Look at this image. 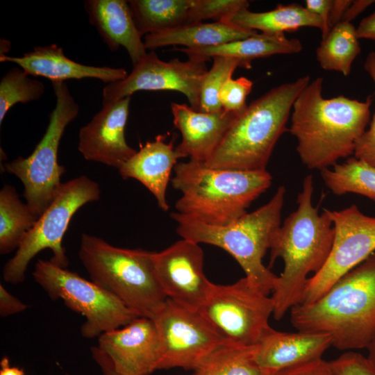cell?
<instances>
[{
	"label": "cell",
	"mask_w": 375,
	"mask_h": 375,
	"mask_svg": "<svg viewBox=\"0 0 375 375\" xmlns=\"http://www.w3.org/2000/svg\"><path fill=\"white\" fill-rule=\"evenodd\" d=\"M51 83L56 103L42 138L29 156H19L3 165L6 172L14 174L22 182L26 203L38 218L54 200L63 184L60 178L65 168L58 163V147L66 127L79 112V106L67 84Z\"/></svg>",
	"instance_id": "cell-8"
},
{
	"label": "cell",
	"mask_w": 375,
	"mask_h": 375,
	"mask_svg": "<svg viewBox=\"0 0 375 375\" xmlns=\"http://www.w3.org/2000/svg\"><path fill=\"white\" fill-rule=\"evenodd\" d=\"M313 190L312 176L308 175L297 196L296 210L285 219L272 240L269 267L278 258L284 262L272 296L276 320L301 303L308 274L323 267L333 246V221L326 208L319 214L313 206Z\"/></svg>",
	"instance_id": "cell-2"
},
{
	"label": "cell",
	"mask_w": 375,
	"mask_h": 375,
	"mask_svg": "<svg viewBox=\"0 0 375 375\" xmlns=\"http://www.w3.org/2000/svg\"><path fill=\"white\" fill-rule=\"evenodd\" d=\"M27 306L0 284V315L5 317L25 310Z\"/></svg>",
	"instance_id": "cell-39"
},
{
	"label": "cell",
	"mask_w": 375,
	"mask_h": 375,
	"mask_svg": "<svg viewBox=\"0 0 375 375\" xmlns=\"http://www.w3.org/2000/svg\"><path fill=\"white\" fill-rule=\"evenodd\" d=\"M100 194L99 184L86 176L64 183L54 200L28 232L15 256L4 265V281L15 285L22 283L30 261L46 249L53 253L49 260L52 263L66 268L69 260L62 241L71 219L83 205L99 200Z\"/></svg>",
	"instance_id": "cell-9"
},
{
	"label": "cell",
	"mask_w": 375,
	"mask_h": 375,
	"mask_svg": "<svg viewBox=\"0 0 375 375\" xmlns=\"http://www.w3.org/2000/svg\"><path fill=\"white\" fill-rule=\"evenodd\" d=\"M320 174L333 194H358L375 202V167L365 161L349 157L331 169L321 170Z\"/></svg>",
	"instance_id": "cell-30"
},
{
	"label": "cell",
	"mask_w": 375,
	"mask_h": 375,
	"mask_svg": "<svg viewBox=\"0 0 375 375\" xmlns=\"http://www.w3.org/2000/svg\"><path fill=\"white\" fill-rule=\"evenodd\" d=\"M310 80L305 75L281 84L247 105L205 163L217 169L265 171L277 141L288 130L293 103Z\"/></svg>",
	"instance_id": "cell-5"
},
{
	"label": "cell",
	"mask_w": 375,
	"mask_h": 375,
	"mask_svg": "<svg viewBox=\"0 0 375 375\" xmlns=\"http://www.w3.org/2000/svg\"><path fill=\"white\" fill-rule=\"evenodd\" d=\"M290 322L297 331L330 335L338 350L367 348L375 334V252L316 301L292 308Z\"/></svg>",
	"instance_id": "cell-3"
},
{
	"label": "cell",
	"mask_w": 375,
	"mask_h": 375,
	"mask_svg": "<svg viewBox=\"0 0 375 375\" xmlns=\"http://www.w3.org/2000/svg\"><path fill=\"white\" fill-rule=\"evenodd\" d=\"M274 375H334L329 365L322 358L296 365L278 372Z\"/></svg>",
	"instance_id": "cell-37"
},
{
	"label": "cell",
	"mask_w": 375,
	"mask_h": 375,
	"mask_svg": "<svg viewBox=\"0 0 375 375\" xmlns=\"http://www.w3.org/2000/svg\"><path fill=\"white\" fill-rule=\"evenodd\" d=\"M38 219L15 188L5 185L0 191V253L17 249Z\"/></svg>",
	"instance_id": "cell-27"
},
{
	"label": "cell",
	"mask_w": 375,
	"mask_h": 375,
	"mask_svg": "<svg viewBox=\"0 0 375 375\" xmlns=\"http://www.w3.org/2000/svg\"><path fill=\"white\" fill-rule=\"evenodd\" d=\"M160 340L158 369L194 370L214 349L226 343L199 311L167 299L153 317Z\"/></svg>",
	"instance_id": "cell-13"
},
{
	"label": "cell",
	"mask_w": 375,
	"mask_h": 375,
	"mask_svg": "<svg viewBox=\"0 0 375 375\" xmlns=\"http://www.w3.org/2000/svg\"><path fill=\"white\" fill-rule=\"evenodd\" d=\"M32 275L51 299H61L67 307L85 317L81 326L85 338L99 337L139 317L93 281L50 260H38Z\"/></svg>",
	"instance_id": "cell-10"
},
{
	"label": "cell",
	"mask_w": 375,
	"mask_h": 375,
	"mask_svg": "<svg viewBox=\"0 0 375 375\" xmlns=\"http://www.w3.org/2000/svg\"><path fill=\"white\" fill-rule=\"evenodd\" d=\"M334 375H375V369L362 354L347 351L329 362Z\"/></svg>",
	"instance_id": "cell-36"
},
{
	"label": "cell",
	"mask_w": 375,
	"mask_h": 375,
	"mask_svg": "<svg viewBox=\"0 0 375 375\" xmlns=\"http://www.w3.org/2000/svg\"><path fill=\"white\" fill-rule=\"evenodd\" d=\"M368 350V360L375 369V334L367 347Z\"/></svg>",
	"instance_id": "cell-45"
},
{
	"label": "cell",
	"mask_w": 375,
	"mask_h": 375,
	"mask_svg": "<svg viewBox=\"0 0 375 375\" xmlns=\"http://www.w3.org/2000/svg\"><path fill=\"white\" fill-rule=\"evenodd\" d=\"M0 61L17 64L30 76H42L51 82L90 78L109 84L122 81L128 75L124 68L91 66L75 62L54 44L34 47L33 51L20 57L0 54Z\"/></svg>",
	"instance_id": "cell-19"
},
{
	"label": "cell",
	"mask_w": 375,
	"mask_h": 375,
	"mask_svg": "<svg viewBox=\"0 0 375 375\" xmlns=\"http://www.w3.org/2000/svg\"><path fill=\"white\" fill-rule=\"evenodd\" d=\"M131 99L102 103L101 109L80 128L78 149L85 160L118 169L135 153L125 138Z\"/></svg>",
	"instance_id": "cell-17"
},
{
	"label": "cell",
	"mask_w": 375,
	"mask_h": 375,
	"mask_svg": "<svg viewBox=\"0 0 375 375\" xmlns=\"http://www.w3.org/2000/svg\"><path fill=\"white\" fill-rule=\"evenodd\" d=\"M194 375H196V374H194Z\"/></svg>",
	"instance_id": "cell-48"
},
{
	"label": "cell",
	"mask_w": 375,
	"mask_h": 375,
	"mask_svg": "<svg viewBox=\"0 0 375 375\" xmlns=\"http://www.w3.org/2000/svg\"><path fill=\"white\" fill-rule=\"evenodd\" d=\"M258 344L256 361L260 367L264 371L278 372L322 358L332 346V339L324 333H287L271 327Z\"/></svg>",
	"instance_id": "cell-20"
},
{
	"label": "cell",
	"mask_w": 375,
	"mask_h": 375,
	"mask_svg": "<svg viewBox=\"0 0 375 375\" xmlns=\"http://www.w3.org/2000/svg\"><path fill=\"white\" fill-rule=\"evenodd\" d=\"M252 87L253 82L246 77L229 78L222 87L219 95L222 109L228 112H242L247 107L246 99Z\"/></svg>",
	"instance_id": "cell-34"
},
{
	"label": "cell",
	"mask_w": 375,
	"mask_h": 375,
	"mask_svg": "<svg viewBox=\"0 0 375 375\" xmlns=\"http://www.w3.org/2000/svg\"><path fill=\"white\" fill-rule=\"evenodd\" d=\"M364 67L375 88V51L370 52L367 55ZM353 156L375 167V110L369 128L355 144Z\"/></svg>",
	"instance_id": "cell-35"
},
{
	"label": "cell",
	"mask_w": 375,
	"mask_h": 375,
	"mask_svg": "<svg viewBox=\"0 0 375 375\" xmlns=\"http://www.w3.org/2000/svg\"><path fill=\"white\" fill-rule=\"evenodd\" d=\"M358 39L375 41V12L364 18L356 28Z\"/></svg>",
	"instance_id": "cell-42"
},
{
	"label": "cell",
	"mask_w": 375,
	"mask_h": 375,
	"mask_svg": "<svg viewBox=\"0 0 375 375\" xmlns=\"http://www.w3.org/2000/svg\"><path fill=\"white\" fill-rule=\"evenodd\" d=\"M374 2L375 1L374 0L352 1L351 5L345 12L342 22L351 23L353 19L357 17L360 13H362Z\"/></svg>",
	"instance_id": "cell-43"
},
{
	"label": "cell",
	"mask_w": 375,
	"mask_h": 375,
	"mask_svg": "<svg viewBox=\"0 0 375 375\" xmlns=\"http://www.w3.org/2000/svg\"><path fill=\"white\" fill-rule=\"evenodd\" d=\"M256 33V31L244 29L222 22H197L146 35L144 43L146 49L151 50L170 45L197 49L244 39Z\"/></svg>",
	"instance_id": "cell-24"
},
{
	"label": "cell",
	"mask_w": 375,
	"mask_h": 375,
	"mask_svg": "<svg viewBox=\"0 0 375 375\" xmlns=\"http://www.w3.org/2000/svg\"><path fill=\"white\" fill-rule=\"evenodd\" d=\"M273 371L265 370L262 375H273Z\"/></svg>",
	"instance_id": "cell-46"
},
{
	"label": "cell",
	"mask_w": 375,
	"mask_h": 375,
	"mask_svg": "<svg viewBox=\"0 0 375 375\" xmlns=\"http://www.w3.org/2000/svg\"><path fill=\"white\" fill-rule=\"evenodd\" d=\"M93 360L100 367L103 375H123L116 371L109 357L98 347L90 348Z\"/></svg>",
	"instance_id": "cell-40"
},
{
	"label": "cell",
	"mask_w": 375,
	"mask_h": 375,
	"mask_svg": "<svg viewBox=\"0 0 375 375\" xmlns=\"http://www.w3.org/2000/svg\"><path fill=\"white\" fill-rule=\"evenodd\" d=\"M358 40L352 23L342 22L333 26L316 49L320 67L348 76L353 62L361 51Z\"/></svg>",
	"instance_id": "cell-28"
},
{
	"label": "cell",
	"mask_w": 375,
	"mask_h": 375,
	"mask_svg": "<svg viewBox=\"0 0 375 375\" xmlns=\"http://www.w3.org/2000/svg\"><path fill=\"white\" fill-rule=\"evenodd\" d=\"M166 138V135H158L154 140L140 145V150L118 169L122 178H134L143 184L164 211L169 209L166 192L172 171L182 158L173 140L167 143Z\"/></svg>",
	"instance_id": "cell-22"
},
{
	"label": "cell",
	"mask_w": 375,
	"mask_h": 375,
	"mask_svg": "<svg viewBox=\"0 0 375 375\" xmlns=\"http://www.w3.org/2000/svg\"><path fill=\"white\" fill-rule=\"evenodd\" d=\"M249 6L246 0H192L187 24L206 19L221 22L240 10L248 9Z\"/></svg>",
	"instance_id": "cell-33"
},
{
	"label": "cell",
	"mask_w": 375,
	"mask_h": 375,
	"mask_svg": "<svg viewBox=\"0 0 375 375\" xmlns=\"http://www.w3.org/2000/svg\"><path fill=\"white\" fill-rule=\"evenodd\" d=\"M351 2V0H333L328 19L331 29L342 22L343 16Z\"/></svg>",
	"instance_id": "cell-41"
},
{
	"label": "cell",
	"mask_w": 375,
	"mask_h": 375,
	"mask_svg": "<svg viewBox=\"0 0 375 375\" xmlns=\"http://www.w3.org/2000/svg\"><path fill=\"white\" fill-rule=\"evenodd\" d=\"M65 375H69V374H65Z\"/></svg>",
	"instance_id": "cell-47"
},
{
	"label": "cell",
	"mask_w": 375,
	"mask_h": 375,
	"mask_svg": "<svg viewBox=\"0 0 375 375\" xmlns=\"http://www.w3.org/2000/svg\"><path fill=\"white\" fill-rule=\"evenodd\" d=\"M208 70L205 60L175 58L165 62L151 51L133 66L124 79L103 88L102 103L131 97L139 91L172 90L183 94L190 107L198 110L201 86Z\"/></svg>",
	"instance_id": "cell-14"
},
{
	"label": "cell",
	"mask_w": 375,
	"mask_h": 375,
	"mask_svg": "<svg viewBox=\"0 0 375 375\" xmlns=\"http://www.w3.org/2000/svg\"><path fill=\"white\" fill-rule=\"evenodd\" d=\"M258 344L224 343L210 353L194 369L196 375H262L256 361Z\"/></svg>",
	"instance_id": "cell-29"
},
{
	"label": "cell",
	"mask_w": 375,
	"mask_h": 375,
	"mask_svg": "<svg viewBox=\"0 0 375 375\" xmlns=\"http://www.w3.org/2000/svg\"><path fill=\"white\" fill-rule=\"evenodd\" d=\"M171 178L181 192L176 212L208 224L226 225L244 215L251 203L271 185L267 171L217 169L189 160L178 162Z\"/></svg>",
	"instance_id": "cell-4"
},
{
	"label": "cell",
	"mask_w": 375,
	"mask_h": 375,
	"mask_svg": "<svg viewBox=\"0 0 375 375\" xmlns=\"http://www.w3.org/2000/svg\"><path fill=\"white\" fill-rule=\"evenodd\" d=\"M98 344L123 375H149L158 369L162 347L151 318L138 317L122 327L103 333Z\"/></svg>",
	"instance_id": "cell-16"
},
{
	"label": "cell",
	"mask_w": 375,
	"mask_h": 375,
	"mask_svg": "<svg viewBox=\"0 0 375 375\" xmlns=\"http://www.w3.org/2000/svg\"><path fill=\"white\" fill-rule=\"evenodd\" d=\"M303 46L297 38H288L285 34L256 33L251 37L227 43L197 49L174 48L185 53L189 58L207 61L215 56H226L240 59L249 65L256 58L276 54L299 53Z\"/></svg>",
	"instance_id": "cell-23"
},
{
	"label": "cell",
	"mask_w": 375,
	"mask_h": 375,
	"mask_svg": "<svg viewBox=\"0 0 375 375\" xmlns=\"http://www.w3.org/2000/svg\"><path fill=\"white\" fill-rule=\"evenodd\" d=\"M306 8L312 13L317 15L322 22L323 28L321 31L322 39L329 33V14L332 6V0H306Z\"/></svg>",
	"instance_id": "cell-38"
},
{
	"label": "cell",
	"mask_w": 375,
	"mask_h": 375,
	"mask_svg": "<svg viewBox=\"0 0 375 375\" xmlns=\"http://www.w3.org/2000/svg\"><path fill=\"white\" fill-rule=\"evenodd\" d=\"M78 257L92 281L139 317L152 319L168 299L157 278L152 251L117 247L83 233Z\"/></svg>",
	"instance_id": "cell-7"
},
{
	"label": "cell",
	"mask_w": 375,
	"mask_h": 375,
	"mask_svg": "<svg viewBox=\"0 0 375 375\" xmlns=\"http://www.w3.org/2000/svg\"><path fill=\"white\" fill-rule=\"evenodd\" d=\"M274 303L245 276L217 285L199 312L226 343L257 344L271 326Z\"/></svg>",
	"instance_id": "cell-11"
},
{
	"label": "cell",
	"mask_w": 375,
	"mask_h": 375,
	"mask_svg": "<svg viewBox=\"0 0 375 375\" xmlns=\"http://www.w3.org/2000/svg\"><path fill=\"white\" fill-rule=\"evenodd\" d=\"M285 193V188L279 186L267 203L226 225L208 224L177 212L170 217L177 223L176 232L182 238L224 249L238 262L251 283L269 295L278 276L264 265L262 259L281 225Z\"/></svg>",
	"instance_id": "cell-6"
},
{
	"label": "cell",
	"mask_w": 375,
	"mask_h": 375,
	"mask_svg": "<svg viewBox=\"0 0 375 375\" xmlns=\"http://www.w3.org/2000/svg\"><path fill=\"white\" fill-rule=\"evenodd\" d=\"M324 80L317 77L296 98L290 133L296 138L297 152L309 169L333 167L353 154L355 144L370 120L371 96L364 101L343 95L325 99Z\"/></svg>",
	"instance_id": "cell-1"
},
{
	"label": "cell",
	"mask_w": 375,
	"mask_h": 375,
	"mask_svg": "<svg viewBox=\"0 0 375 375\" xmlns=\"http://www.w3.org/2000/svg\"><path fill=\"white\" fill-rule=\"evenodd\" d=\"M153 261L167 299L199 311L214 285L204 274V253L199 244L182 238L160 252H153Z\"/></svg>",
	"instance_id": "cell-15"
},
{
	"label": "cell",
	"mask_w": 375,
	"mask_h": 375,
	"mask_svg": "<svg viewBox=\"0 0 375 375\" xmlns=\"http://www.w3.org/2000/svg\"><path fill=\"white\" fill-rule=\"evenodd\" d=\"M335 230L329 256L323 267L306 283L301 301H316L340 278L375 252V217L353 204L340 210L326 209Z\"/></svg>",
	"instance_id": "cell-12"
},
{
	"label": "cell",
	"mask_w": 375,
	"mask_h": 375,
	"mask_svg": "<svg viewBox=\"0 0 375 375\" xmlns=\"http://www.w3.org/2000/svg\"><path fill=\"white\" fill-rule=\"evenodd\" d=\"M44 84L21 67L10 68L0 81V124L6 113L17 103H27L42 97Z\"/></svg>",
	"instance_id": "cell-31"
},
{
	"label": "cell",
	"mask_w": 375,
	"mask_h": 375,
	"mask_svg": "<svg viewBox=\"0 0 375 375\" xmlns=\"http://www.w3.org/2000/svg\"><path fill=\"white\" fill-rule=\"evenodd\" d=\"M135 26L142 36L188 23L192 0L128 1Z\"/></svg>",
	"instance_id": "cell-26"
},
{
	"label": "cell",
	"mask_w": 375,
	"mask_h": 375,
	"mask_svg": "<svg viewBox=\"0 0 375 375\" xmlns=\"http://www.w3.org/2000/svg\"><path fill=\"white\" fill-rule=\"evenodd\" d=\"M174 126L182 140L176 150L182 158L206 162L215 152L238 113L196 110L185 103L172 102ZM240 114V113H239Z\"/></svg>",
	"instance_id": "cell-18"
},
{
	"label": "cell",
	"mask_w": 375,
	"mask_h": 375,
	"mask_svg": "<svg viewBox=\"0 0 375 375\" xmlns=\"http://www.w3.org/2000/svg\"><path fill=\"white\" fill-rule=\"evenodd\" d=\"M212 59V65L203 78L199 94L198 110L204 112L221 111L219 95L225 83L232 78L237 67H251L244 61L232 57L215 56Z\"/></svg>",
	"instance_id": "cell-32"
},
{
	"label": "cell",
	"mask_w": 375,
	"mask_h": 375,
	"mask_svg": "<svg viewBox=\"0 0 375 375\" xmlns=\"http://www.w3.org/2000/svg\"><path fill=\"white\" fill-rule=\"evenodd\" d=\"M84 8L89 22L112 51L124 47L133 66L146 56L147 49L128 1L87 0L84 1Z\"/></svg>",
	"instance_id": "cell-21"
},
{
	"label": "cell",
	"mask_w": 375,
	"mask_h": 375,
	"mask_svg": "<svg viewBox=\"0 0 375 375\" xmlns=\"http://www.w3.org/2000/svg\"><path fill=\"white\" fill-rule=\"evenodd\" d=\"M0 367V375H25L23 369L10 365V360L7 356L2 358Z\"/></svg>",
	"instance_id": "cell-44"
},
{
	"label": "cell",
	"mask_w": 375,
	"mask_h": 375,
	"mask_svg": "<svg viewBox=\"0 0 375 375\" xmlns=\"http://www.w3.org/2000/svg\"><path fill=\"white\" fill-rule=\"evenodd\" d=\"M221 22L247 30L275 35L305 26L317 28L321 31L323 28L322 22L317 15L297 3L279 4L273 10L261 12L244 9Z\"/></svg>",
	"instance_id": "cell-25"
}]
</instances>
